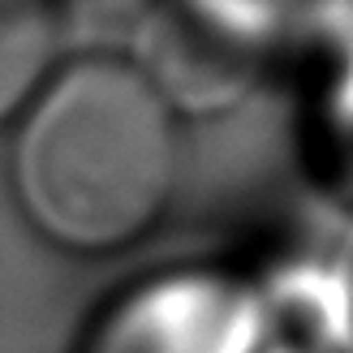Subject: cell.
I'll use <instances>...</instances> for the list:
<instances>
[{
	"label": "cell",
	"instance_id": "3957f363",
	"mask_svg": "<svg viewBox=\"0 0 353 353\" xmlns=\"http://www.w3.org/2000/svg\"><path fill=\"white\" fill-rule=\"evenodd\" d=\"M263 297L216 268L155 272L103 306L82 353H263Z\"/></svg>",
	"mask_w": 353,
	"mask_h": 353
},
{
	"label": "cell",
	"instance_id": "277c9868",
	"mask_svg": "<svg viewBox=\"0 0 353 353\" xmlns=\"http://www.w3.org/2000/svg\"><path fill=\"white\" fill-rule=\"evenodd\" d=\"M61 65V0H0V125L22 117Z\"/></svg>",
	"mask_w": 353,
	"mask_h": 353
},
{
	"label": "cell",
	"instance_id": "5b68a950",
	"mask_svg": "<svg viewBox=\"0 0 353 353\" xmlns=\"http://www.w3.org/2000/svg\"><path fill=\"white\" fill-rule=\"evenodd\" d=\"M319 86H314V155L336 181V194L353 203V5L319 43Z\"/></svg>",
	"mask_w": 353,
	"mask_h": 353
},
{
	"label": "cell",
	"instance_id": "7a4b0ae2",
	"mask_svg": "<svg viewBox=\"0 0 353 353\" xmlns=\"http://www.w3.org/2000/svg\"><path fill=\"white\" fill-rule=\"evenodd\" d=\"M353 0H151L134 61L172 112L233 108L289 52H306Z\"/></svg>",
	"mask_w": 353,
	"mask_h": 353
},
{
	"label": "cell",
	"instance_id": "6da1fadb",
	"mask_svg": "<svg viewBox=\"0 0 353 353\" xmlns=\"http://www.w3.org/2000/svg\"><path fill=\"white\" fill-rule=\"evenodd\" d=\"M176 112L134 57L61 61L17 117L9 181L34 233L112 254L151 233L176 190Z\"/></svg>",
	"mask_w": 353,
	"mask_h": 353
}]
</instances>
